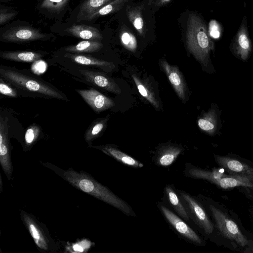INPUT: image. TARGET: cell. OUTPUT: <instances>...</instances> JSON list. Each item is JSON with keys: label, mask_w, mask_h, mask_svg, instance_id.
<instances>
[{"label": "cell", "mask_w": 253, "mask_h": 253, "mask_svg": "<svg viewBox=\"0 0 253 253\" xmlns=\"http://www.w3.org/2000/svg\"><path fill=\"white\" fill-rule=\"evenodd\" d=\"M181 16V33L188 50L199 62L206 65L213 43L204 19L197 11L189 10Z\"/></svg>", "instance_id": "1"}, {"label": "cell", "mask_w": 253, "mask_h": 253, "mask_svg": "<svg viewBox=\"0 0 253 253\" xmlns=\"http://www.w3.org/2000/svg\"><path fill=\"white\" fill-rule=\"evenodd\" d=\"M0 76L24 96L68 101L65 94L55 86L24 70L1 65Z\"/></svg>", "instance_id": "2"}, {"label": "cell", "mask_w": 253, "mask_h": 253, "mask_svg": "<svg viewBox=\"0 0 253 253\" xmlns=\"http://www.w3.org/2000/svg\"><path fill=\"white\" fill-rule=\"evenodd\" d=\"M55 171L77 189L109 204L128 215H135L131 207L125 201L88 173L82 171L78 172L71 168L67 170L55 169Z\"/></svg>", "instance_id": "3"}, {"label": "cell", "mask_w": 253, "mask_h": 253, "mask_svg": "<svg viewBox=\"0 0 253 253\" xmlns=\"http://www.w3.org/2000/svg\"><path fill=\"white\" fill-rule=\"evenodd\" d=\"M126 17L142 39H148L155 34V13L143 0L130 1L125 7Z\"/></svg>", "instance_id": "4"}, {"label": "cell", "mask_w": 253, "mask_h": 253, "mask_svg": "<svg viewBox=\"0 0 253 253\" xmlns=\"http://www.w3.org/2000/svg\"><path fill=\"white\" fill-rule=\"evenodd\" d=\"M210 209L214 219L216 227L226 238L232 240L241 247L248 243L246 237L240 230L237 224L224 212L211 205Z\"/></svg>", "instance_id": "5"}, {"label": "cell", "mask_w": 253, "mask_h": 253, "mask_svg": "<svg viewBox=\"0 0 253 253\" xmlns=\"http://www.w3.org/2000/svg\"><path fill=\"white\" fill-rule=\"evenodd\" d=\"M21 217L37 246L45 252L51 251L54 247V242L43 226L32 215L24 211H21Z\"/></svg>", "instance_id": "6"}, {"label": "cell", "mask_w": 253, "mask_h": 253, "mask_svg": "<svg viewBox=\"0 0 253 253\" xmlns=\"http://www.w3.org/2000/svg\"><path fill=\"white\" fill-rule=\"evenodd\" d=\"M47 35L39 29L30 26H16L10 28L0 36V40L8 42H24L37 40H44Z\"/></svg>", "instance_id": "7"}, {"label": "cell", "mask_w": 253, "mask_h": 253, "mask_svg": "<svg viewBox=\"0 0 253 253\" xmlns=\"http://www.w3.org/2000/svg\"><path fill=\"white\" fill-rule=\"evenodd\" d=\"M180 195L196 223L206 234L212 233L214 225L202 206L194 198L184 192H181Z\"/></svg>", "instance_id": "8"}, {"label": "cell", "mask_w": 253, "mask_h": 253, "mask_svg": "<svg viewBox=\"0 0 253 253\" xmlns=\"http://www.w3.org/2000/svg\"><path fill=\"white\" fill-rule=\"evenodd\" d=\"M9 125L7 117L0 118V163L7 177L9 178L13 171L10 157V147L8 135Z\"/></svg>", "instance_id": "9"}, {"label": "cell", "mask_w": 253, "mask_h": 253, "mask_svg": "<svg viewBox=\"0 0 253 253\" xmlns=\"http://www.w3.org/2000/svg\"><path fill=\"white\" fill-rule=\"evenodd\" d=\"M232 47L234 51L242 59L246 60L248 58L252 50V44L246 15L243 17L239 29L233 39Z\"/></svg>", "instance_id": "10"}, {"label": "cell", "mask_w": 253, "mask_h": 253, "mask_svg": "<svg viewBox=\"0 0 253 253\" xmlns=\"http://www.w3.org/2000/svg\"><path fill=\"white\" fill-rule=\"evenodd\" d=\"M76 91L96 113H99L115 105L113 100L94 88L77 89Z\"/></svg>", "instance_id": "11"}, {"label": "cell", "mask_w": 253, "mask_h": 253, "mask_svg": "<svg viewBox=\"0 0 253 253\" xmlns=\"http://www.w3.org/2000/svg\"><path fill=\"white\" fill-rule=\"evenodd\" d=\"M79 71L87 82L112 93H121L118 84L104 73L84 69Z\"/></svg>", "instance_id": "12"}, {"label": "cell", "mask_w": 253, "mask_h": 253, "mask_svg": "<svg viewBox=\"0 0 253 253\" xmlns=\"http://www.w3.org/2000/svg\"><path fill=\"white\" fill-rule=\"evenodd\" d=\"M160 210L167 220L179 234L193 242L202 243L201 239L196 232L173 212L164 206H160Z\"/></svg>", "instance_id": "13"}, {"label": "cell", "mask_w": 253, "mask_h": 253, "mask_svg": "<svg viewBox=\"0 0 253 253\" xmlns=\"http://www.w3.org/2000/svg\"><path fill=\"white\" fill-rule=\"evenodd\" d=\"M216 163L228 173L253 178V168L239 160L225 156L215 157Z\"/></svg>", "instance_id": "14"}, {"label": "cell", "mask_w": 253, "mask_h": 253, "mask_svg": "<svg viewBox=\"0 0 253 253\" xmlns=\"http://www.w3.org/2000/svg\"><path fill=\"white\" fill-rule=\"evenodd\" d=\"M161 65L179 98L183 101L186 98V84L183 75L177 67L170 65L165 60Z\"/></svg>", "instance_id": "15"}, {"label": "cell", "mask_w": 253, "mask_h": 253, "mask_svg": "<svg viewBox=\"0 0 253 253\" xmlns=\"http://www.w3.org/2000/svg\"><path fill=\"white\" fill-rule=\"evenodd\" d=\"M64 57L77 64L94 66L107 72L111 71L115 66V65L110 62L84 54L67 53L64 55Z\"/></svg>", "instance_id": "16"}, {"label": "cell", "mask_w": 253, "mask_h": 253, "mask_svg": "<svg viewBox=\"0 0 253 253\" xmlns=\"http://www.w3.org/2000/svg\"><path fill=\"white\" fill-rule=\"evenodd\" d=\"M46 53L34 51H3L0 52L1 58L19 62H34L41 59Z\"/></svg>", "instance_id": "17"}, {"label": "cell", "mask_w": 253, "mask_h": 253, "mask_svg": "<svg viewBox=\"0 0 253 253\" xmlns=\"http://www.w3.org/2000/svg\"><path fill=\"white\" fill-rule=\"evenodd\" d=\"M66 31L74 37L88 41L99 42L102 39V35L97 29L88 25L74 24Z\"/></svg>", "instance_id": "18"}, {"label": "cell", "mask_w": 253, "mask_h": 253, "mask_svg": "<svg viewBox=\"0 0 253 253\" xmlns=\"http://www.w3.org/2000/svg\"><path fill=\"white\" fill-rule=\"evenodd\" d=\"M215 184L224 189L239 186L253 189V178L227 174L217 181Z\"/></svg>", "instance_id": "19"}, {"label": "cell", "mask_w": 253, "mask_h": 253, "mask_svg": "<svg viewBox=\"0 0 253 253\" xmlns=\"http://www.w3.org/2000/svg\"><path fill=\"white\" fill-rule=\"evenodd\" d=\"M93 147V146H92ZM110 156L114 158L120 163L133 168H138L143 167V165L132 157L110 145L94 146Z\"/></svg>", "instance_id": "20"}, {"label": "cell", "mask_w": 253, "mask_h": 253, "mask_svg": "<svg viewBox=\"0 0 253 253\" xmlns=\"http://www.w3.org/2000/svg\"><path fill=\"white\" fill-rule=\"evenodd\" d=\"M131 0H113L88 16L84 20L90 21L98 17L118 12L125 8Z\"/></svg>", "instance_id": "21"}, {"label": "cell", "mask_w": 253, "mask_h": 253, "mask_svg": "<svg viewBox=\"0 0 253 253\" xmlns=\"http://www.w3.org/2000/svg\"><path fill=\"white\" fill-rule=\"evenodd\" d=\"M103 44L98 41H83L76 44L65 47L64 50L73 53H91L100 50Z\"/></svg>", "instance_id": "22"}, {"label": "cell", "mask_w": 253, "mask_h": 253, "mask_svg": "<svg viewBox=\"0 0 253 253\" xmlns=\"http://www.w3.org/2000/svg\"><path fill=\"white\" fill-rule=\"evenodd\" d=\"M113 0H85L80 7L77 21L84 20L88 16Z\"/></svg>", "instance_id": "23"}, {"label": "cell", "mask_w": 253, "mask_h": 253, "mask_svg": "<svg viewBox=\"0 0 253 253\" xmlns=\"http://www.w3.org/2000/svg\"><path fill=\"white\" fill-rule=\"evenodd\" d=\"M181 151V149L178 147H167L159 154L156 163L161 166H169L175 161Z\"/></svg>", "instance_id": "24"}, {"label": "cell", "mask_w": 253, "mask_h": 253, "mask_svg": "<svg viewBox=\"0 0 253 253\" xmlns=\"http://www.w3.org/2000/svg\"><path fill=\"white\" fill-rule=\"evenodd\" d=\"M165 192L170 205L181 217L188 221V213L173 189L168 185L165 187Z\"/></svg>", "instance_id": "25"}, {"label": "cell", "mask_w": 253, "mask_h": 253, "mask_svg": "<svg viewBox=\"0 0 253 253\" xmlns=\"http://www.w3.org/2000/svg\"><path fill=\"white\" fill-rule=\"evenodd\" d=\"M131 76L140 94L155 108H159V102L149 86L136 75L133 74Z\"/></svg>", "instance_id": "26"}, {"label": "cell", "mask_w": 253, "mask_h": 253, "mask_svg": "<svg viewBox=\"0 0 253 253\" xmlns=\"http://www.w3.org/2000/svg\"><path fill=\"white\" fill-rule=\"evenodd\" d=\"M122 44L128 50L134 52L137 48V41L132 31L126 26H123L119 32Z\"/></svg>", "instance_id": "27"}, {"label": "cell", "mask_w": 253, "mask_h": 253, "mask_svg": "<svg viewBox=\"0 0 253 253\" xmlns=\"http://www.w3.org/2000/svg\"><path fill=\"white\" fill-rule=\"evenodd\" d=\"M199 127L203 131L210 133H213L216 128V119L215 112L210 110L205 113L198 121Z\"/></svg>", "instance_id": "28"}, {"label": "cell", "mask_w": 253, "mask_h": 253, "mask_svg": "<svg viewBox=\"0 0 253 253\" xmlns=\"http://www.w3.org/2000/svg\"><path fill=\"white\" fill-rule=\"evenodd\" d=\"M107 118L97 119L93 121L85 131L84 138L86 142L90 143L98 137L105 127Z\"/></svg>", "instance_id": "29"}, {"label": "cell", "mask_w": 253, "mask_h": 253, "mask_svg": "<svg viewBox=\"0 0 253 253\" xmlns=\"http://www.w3.org/2000/svg\"><path fill=\"white\" fill-rule=\"evenodd\" d=\"M70 0H42L40 7L52 13H58L68 4Z\"/></svg>", "instance_id": "30"}, {"label": "cell", "mask_w": 253, "mask_h": 253, "mask_svg": "<svg viewBox=\"0 0 253 253\" xmlns=\"http://www.w3.org/2000/svg\"><path fill=\"white\" fill-rule=\"evenodd\" d=\"M40 132L41 128L36 124H33L29 126L25 134V142L27 147L31 146L36 141Z\"/></svg>", "instance_id": "31"}, {"label": "cell", "mask_w": 253, "mask_h": 253, "mask_svg": "<svg viewBox=\"0 0 253 253\" xmlns=\"http://www.w3.org/2000/svg\"><path fill=\"white\" fill-rule=\"evenodd\" d=\"M0 93L10 97H17L18 94L17 89L1 77L0 78Z\"/></svg>", "instance_id": "32"}, {"label": "cell", "mask_w": 253, "mask_h": 253, "mask_svg": "<svg viewBox=\"0 0 253 253\" xmlns=\"http://www.w3.org/2000/svg\"><path fill=\"white\" fill-rule=\"evenodd\" d=\"M151 7L154 12L156 13L161 8L167 6L173 0H143Z\"/></svg>", "instance_id": "33"}, {"label": "cell", "mask_w": 253, "mask_h": 253, "mask_svg": "<svg viewBox=\"0 0 253 253\" xmlns=\"http://www.w3.org/2000/svg\"><path fill=\"white\" fill-rule=\"evenodd\" d=\"M18 14V12L15 10H9L7 9L0 8V24L2 25L5 24Z\"/></svg>", "instance_id": "34"}, {"label": "cell", "mask_w": 253, "mask_h": 253, "mask_svg": "<svg viewBox=\"0 0 253 253\" xmlns=\"http://www.w3.org/2000/svg\"><path fill=\"white\" fill-rule=\"evenodd\" d=\"M132 1H135V0H131ZM140 0H137V1H140Z\"/></svg>", "instance_id": "35"}, {"label": "cell", "mask_w": 253, "mask_h": 253, "mask_svg": "<svg viewBox=\"0 0 253 253\" xmlns=\"http://www.w3.org/2000/svg\"><path fill=\"white\" fill-rule=\"evenodd\" d=\"M39 0L41 1V0Z\"/></svg>", "instance_id": "36"}, {"label": "cell", "mask_w": 253, "mask_h": 253, "mask_svg": "<svg viewBox=\"0 0 253 253\" xmlns=\"http://www.w3.org/2000/svg\"></svg>", "instance_id": "37"}]
</instances>
